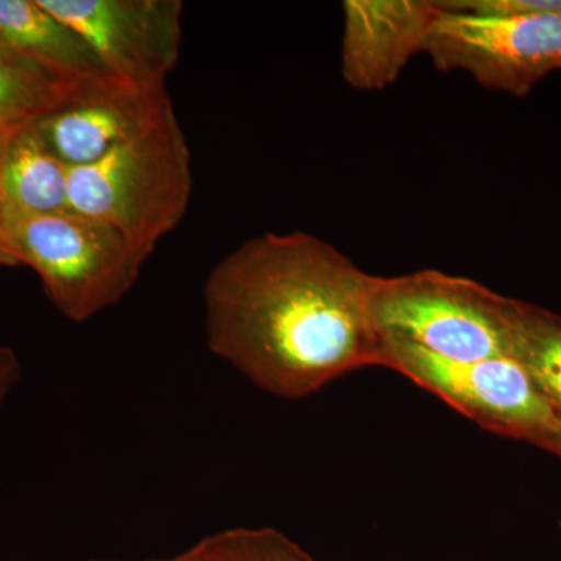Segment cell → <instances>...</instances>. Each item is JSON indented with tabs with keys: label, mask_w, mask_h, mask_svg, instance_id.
Instances as JSON below:
<instances>
[{
	"label": "cell",
	"mask_w": 561,
	"mask_h": 561,
	"mask_svg": "<svg viewBox=\"0 0 561 561\" xmlns=\"http://www.w3.org/2000/svg\"><path fill=\"white\" fill-rule=\"evenodd\" d=\"M68 165L41 142L32 124L9 133L2 160V186L10 208L32 214L69 210Z\"/></svg>",
	"instance_id": "11"
},
{
	"label": "cell",
	"mask_w": 561,
	"mask_h": 561,
	"mask_svg": "<svg viewBox=\"0 0 561 561\" xmlns=\"http://www.w3.org/2000/svg\"><path fill=\"white\" fill-rule=\"evenodd\" d=\"M176 561H317L283 531L238 527L209 535Z\"/></svg>",
	"instance_id": "14"
},
{
	"label": "cell",
	"mask_w": 561,
	"mask_h": 561,
	"mask_svg": "<svg viewBox=\"0 0 561 561\" xmlns=\"http://www.w3.org/2000/svg\"><path fill=\"white\" fill-rule=\"evenodd\" d=\"M77 87L0 47V131L32 124Z\"/></svg>",
	"instance_id": "13"
},
{
	"label": "cell",
	"mask_w": 561,
	"mask_h": 561,
	"mask_svg": "<svg viewBox=\"0 0 561 561\" xmlns=\"http://www.w3.org/2000/svg\"><path fill=\"white\" fill-rule=\"evenodd\" d=\"M454 9L481 14H561V0H446Z\"/></svg>",
	"instance_id": "15"
},
{
	"label": "cell",
	"mask_w": 561,
	"mask_h": 561,
	"mask_svg": "<svg viewBox=\"0 0 561 561\" xmlns=\"http://www.w3.org/2000/svg\"><path fill=\"white\" fill-rule=\"evenodd\" d=\"M375 276L305 231L265 232L210 271L206 342L257 389L301 400L376 367L368 295Z\"/></svg>",
	"instance_id": "1"
},
{
	"label": "cell",
	"mask_w": 561,
	"mask_h": 561,
	"mask_svg": "<svg viewBox=\"0 0 561 561\" xmlns=\"http://www.w3.org/2000/svg\"><path fill=\"white\" fill-rule=\"evenodd\" d=\"M542 449L556 454V456L560 457L561 459V431L559 432V434L556 435V437L551 438V440L546 443V445L542 446Z\"/></svg>",
	"instance_id": "18"
},
{
	"label": "cell",
	"mask_w": 561,
	"mask_h": 561,
	"mask_svg": "<svg viewBox=\"0 0 561 561\" xmlns=\"http://www.w3.org/2000/svg\"><path fill=\"white\" fill-rule=\"evenodd\" d=\"M424 51L445 72L486 90L526 98L561 70V14H481L437 0Z\"/></svg>",
	"instance_id": "6"
},
{
	"label": "cell",
	"mask_w": 561,
	"mask_h": 561,
	"mask_svg": "<svg viewBox=\"0 0 561 561\" xmlns=\"http://www.w3.org/2000/svg\"><path fill=\"white\" fill-rule=\"evenodd\" d=\"M111 561V560H108ZM146 561H176L175 557H173V559H168V560H146Z\"/></svg>",
	"instance_id": "19"
},
{
	"label": "cell",
	"mask_w": 561,
	"mask_h": 561,
	"mask_svg": "<svg viewBox=\"0 0 561 561\" xmlns=\"http://www.w3.org/2000/svg\"><path fill=\"white\" fill-rule=\"evenodd\" d=\"M511 337L512 359L527 371L561 420V316L513 298Z\"/></svg>",
	"instance_id": "12"
},
{
	"label": "cell",
	"mask_w": 561,
	"mask_h": 561,
	"mask_svg": "<svg viewBox=\"0 0 561 561\" xmlns=\"http://www.w3.org/2000/svg\"><path fill=\"white\" fill-rule=\"evenodd\" d=\"M91 44L122 83L165 87L183 43L181 0H41Z\"/></svg>",
	"instance_id": "7"
},
{
	"label": "cell",
	"mask_w": 561,
	"mask_h": 561,
	"mask_svg": "<svg viewBox=\"0 0 561 561\" xmlns=\"http://www.w3.org/2000/svg\"><path fill=\"white\" fill-rule=\"evenodd\" d=\"M342 77L356 91H383L423 54L437 0H345Z\"/></svg>",
	"instance_id": "9"
},
{
	"label": "cell",
	"mask_w": 561,
	"mask_h": 561,
	"mask_svg": "<svg viewBox=\"0 0 561 561\" xmlns=\"http://www.w3.org/2000/svg\"><path fill=\"white\" fill-rule=\"evenodd\" d=\"M94 561H108V560H94Z\"/></svg>",
	"instance_id": "20"
},
{
	"label": "cell",
	"mask_w": 561,
	"mask_h": 561,
	"mask_svg": "<svg viewBox=\"0 0 561 561\" xmlns=\"http://www.w3.org/2000/svg\"><path fill=\"white\" fill-rule=\"evenodd\" d=\"M5 239L66 319L81 323L113 308L138 283L150 254L116 228L80 214L7 210Z\"/></svg>",
	"instance_id": "3"
},
{
	"label": "cell",
	"mask_w": 561,
	"mask_h": 561,
	"mask_svg": "<svg viewBox=\"0 0 561 561\" xmlns=\"http://www.w3.org/2000/svg\"><path fill=\"white\" fill-rule=\"evenodd\" d=\"M376 367L400 373L502 437L542 449L561 431L559 415L512 357L449 360L408 343L378 341Z\"/></svg>",
	"instance_id": "5"
},
{
	"label": "cell",
	"mask_w": 561,
	"mask_h": 561,
	"mask_svg": "<svg viewBox=\"0 0 561 561\" xmlns=\"http://www.w3.org/2000/svg\"><path fill=\"white\" fill-rule=\"evenodd\" d=\"M22 375L21 362L10 346L0 345V408L10 397Z\"/></svg>",
	"instance_id": "16"
},
{
	"label": "cell",
	"mask_w": 561,
	"mask_h": 561,
	"mask_svg": "<svg viewBox=\"0 0 561 561\" xmlns=\"http://www.w3.org/2000/svg\"><path fill=\"white\" fill-rule=\"evenodd\" d=\"M172 110L165 87L136 88L122 81L80 84L32 125L57 160L77 169L108 157Z\"/></svg>",
	"instance_id": "8"
},
{
	"label": "cell",
	"mask_w": 561,
	"mask_h": 561,
	"mask_svg": "<svg viewBox=\"0 0 561 561\" xmlns=\"http://www.w3.org/2000/svg\"><path fill=\"white\" fill-rule=\"evenodd\" d=\"M10 131H0V267L14 268L18 267L16 261L11 256L9 245L5 239V221L9 203H7L5 194L2 186V160L3 151H5L7 138Z\"/></svg>",
	"instance_id": "17"
},
{
	"label": "cell",
	"mask_w": 561,
	"mask_h": 561,
	"mask_svg": "<svg viewBox=\"0 0 561 561\" xmlns=\"http://www.w3.org/2000/svg\"><path fill=\"white\" fill-rule=\"evenodd\" d=\"M191 195V149L175 110L103 160L69 172V210L111 225L149 254L179 227Z\"/></svg>",
	"instance_id": "2"
},
{
	"label": "cell",
	"mask_w": 561,
	"mask_h": 561,
	"mask_svg": "<svg viewBox=\"0 0 561 561\" xmlns=\"http://www.w3.org/2000/svg\"><path fill=\"white\" fill-rule=\"evenodd\" d=\"M512 301L478 280L438 271L375 276L368 319L376 342L408 343L442 359H497L512 353Z\"/></svg>",
	"instance_id": "4"
},
{
	"label": "cell",
	"mask_w": 561,
	"mask_h": 561,
	"mask_svg": "<svg viewBox=\"0 0 561 561\" xmlns=\"http://www.w3.org/2000/svg\"><path fill=\"white\" fill-rule=\"evenodd\" d=\"M0 47L69 83L119 81L91 44L41 0H0Z\"/></svg>",
	"instance_id": "10"
}]
</instances>
